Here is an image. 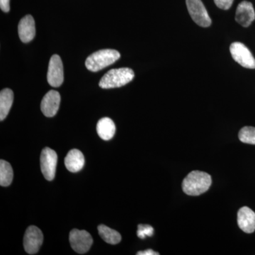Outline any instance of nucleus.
Masks as SVG:
<instances>
[{"label": "nucleus", "instance_id": "obj_5", "mask_svg": "<svg viewBox=\"0 0 255 255\" xmlns=\"http://www.w3.org/2000/svg\"><path fill=\"white\" fill-rule=\"evenodd\" d=\"M230 51L235 61L241 66L248 69H255V59L248 47L240 42H235L230 46Z\"/></svg>", "mask_w": 255, "mask_h": 255}, {"label": "nucleus", "instance_id": "obj_20", "mask_svg": "<svg viewBox=\"0 0 255 255\" xmlns=\"http://www.w3.org/2000/svg\"><path fill=\"white\" fill-rule=\"evenodd\" d=\"M154 233V229L150 225L140 224L137 226V236L140 239L151 237Z\"/></svg>", "mask_w": 255, "mask_h": 255}, {"label": "nucleus", "instance_id": "obj_17", "mask_svg": "<svg viewBox=\"0 0 255 255\" xmlns=\"http://www.w3.org/2000/svg\"><path fill=\"white\" fill-rule=\"evenodd\" d=\"M98 232L101 238L109 244L117 245L122 241L120 233L115 230L107 227L105 225H100L98 226Z\"/></svg>", "mask_w": 255, "mask_h": 255}, {"label": "nucleus", "instance_id": "obj_2", "mask_svg": "<svg viewBox=\"0 0 255 255\" xmlns=\"http://www.w3.org/2000/svg\"><path fill=\"white\" fill-rule=\"evenodd\" d=\"M134 77L135 74L132 69H112L102 77L99 85L102 89L118 88L131 82Z\"/></svg>", "mask_w": 255, "mask_h": 255}, {"label": "nucleus", "instance_id": "obj_4", "mask_svg": "<svg viewBox=\"0 0 255 255\" xmlns=\"http://www.w3.org/2000/svg\"><path fill=\"white\" fill-rule=\"evenodd\" d=\"M188 11L194 22L201 27H209L211 19L201 0H186Z\"/></svg>", "mask_w": 255, "mask_h": 255}, {"label": "nucleus", "instance_id": "obj_15", "mask_svg": "<svg viewBox=\"0 0 255 255\" xmlns=\"http://www.w3.org/2000/svg\"><path fill=\"white\" fill-rule=\"evenodd\" d=\"M97 131L101 138L110 140L115 135V124L112 119L107 117L101 119L97 123Z\"/></svg>", "mask_w": 255, "mask_h": 255}, {"label": "nucleus", "instance_id": "obj_6", "mask_svg": "<svg viewBox=\"0 0 255 255\" xmlns=\"http://www.w3.org/2000/svg\"><path fill=\"white\" fill-rule=\"evenodd\" d=\"M69 239L72 248L79 254L87 253L93 243V239L90 233L78 229L72 230Z\"/></svg>", "mask_w": 255, "mask_h": 255}, {"label": "nucleus", "instance_id": "obj_9", "mask_svg": "<svg viewBox=\"0 0 255 255\" xmlns=\"http://www.w3.org/2000/svg\"><path fill=\"white\" fill-rule=\"evenodd\" d=\"M47 80L51 87H58L64 80L63 65L61 58L58 55H53L50 58L48 65Z\"/></svg>", "mask_w": 255, "mask_h": 255}, {"label": "nucleus", "instance_id": "obj_23", "mask_svg": "<svg viewBox=\"0 0 255 255\" xmlns=\"http://www.w3.org/2000/svg\"><path fill=\"white\" fill-rule=\"evenodd\" d=\"M137 255H158L159 253L157 252L152 251V250H146L145 251H140L137 253Z\"/></svg>", "mask_w": 255, "mask_h": 255}, {"label": "nucleus", "instance_id": "obj_12", "mask_svg": "<svg viewBox=\"0 0 255 255\" xmlns=\"http://www.w3.org/2000/svg\"><path fill=\"white\" fill-rule=\"evenodd\" d=\"M238 224L243 232L253 233L255 231V213L249 207L244 206L238 211Z\"/></svg>", "mask_w": 255, "mask_h": 255}, {"label": "nucleus", "instance_id": "obj_8", "mask_svg": "<svg viewBox=\"0 0 255 255\" xmlns=\"http://www.w3.org/2000/svg\"><path fill=\"white\" fill-rule=\"evenodd\" d=\"M58 155L55 151L46 147L41 152V169L42 173L47 180L52 181L55 178Z\"/></svg>", "mask_w": 255, "mask_h": 255}, {"label": "nucleus", "instance_id": "obj_1", "mask_svg": "<svg viewBox=\"0 0 255 255\" xmlns=\"http://www.w3.org/2000/svg\"><path fill=\"white\" fill-rule=\"evenodd\" d=\"M212 184L211 175L201 171H193L184 178L183 191L189 196H199L209 190Z\"/></svg>", "mask_w": 255, "mask_h": 255}, {"label": "nucleus", "instance_id": "obj_18", "mask_svg": "<svg viewBox=\"0 0 255 255\" xmlns=\"http://www.w3.org/2000/svg\"><path fill=\"white\" fill-rule=\"evenodd\" d=\"M14 177L12 167L6 161L1 159L0 161V185L1 187H8L11 184Z\"/></svg>", "mask_w": 255, "mask_h": 255}, {"label": "nucleus", "instance_id": "obj_13", "mask_svg": "<svg viewBox=\"0 0 255 255\" xmlns=\"http://www.w3.org/2000/svg\"><path fill=\"white\" fill-rule=\"evenodd\" d=\"M18 36L23 43H28L36 36L35 21L31 15H26L21 18L18 26Z\"/></svg>", "mask_w": 255, "mask_h": 255}, {"label": "nucleus", "instance_id": "obj_10", "mask_svg": "<svg viewBox=\"0 0 255 255\" xmlns=\"http://www.w3.org/2000/svg\"><path fill=\"white\" fill-rule=\"evenodd\" d=\"M60 95L59 92L50 90L42 100L41 109L42 113L46 117H53L56 115L59 110Z\"/></svg>", "mask_w": 255, "mask_h": 255}, {"label": "nucleus", "instance_id": "obj_16", "mask_svg": "<svg viewBox=\"0 0 255 255\" xmlns=\"http://www.w3.org/2000/svg\"><path fill=\"white\" fill-rule=\"evenodd\" d=\"M14 101L12 90L6 88L0 92V120L3 121L9 114Z\"/></svg>", "mask_w": 255, "mask_h": 255}, {"label": "nucleus", "instance_id": "obj_14", "mask_svg": "<svg viewBox=\"0 0 255 255\" xmlns=\"http://www.w3.org/2000/svg\"><path fill=\"white\" fill-rule=\"evenodd\" d=\"M85 157L81 151L73 149L68 152L65 158V165L71 172H78L83 168Z\"/></svg>", "mask_w": 255, "mask_h": 255}, {"label": "nucleus", "instance_id": "obj_11", "mask_svg": "<svg viewBox=\"0 0 255 255\" xmlns=\"http://www.w3.org/2000/svg\"><path fill=\"white\" fill-rule=\"evenodd\" d=\"M255 19V12L253 4L248 1L240 3L236 10V21L243 27H248Z\"/></svg>", "mask_w": 255, "mask_h": 255}, {"label": "nucleus", "instance_id": "obj_3", "mask_svg": "<svg viewBox=\"0 0 255 255\" xmlns=\"http://www.w3.org/2000/svg\"><path fill=\"white\" fill-rule=\"evenodd\" d=\"M120 57V53L117 50H100L92 53L87 58L85 65L90 71L98 72L115 63Z\"/></svg>", "mask_w": 255, "mask_h": 255}, {"label": "nucleus", "instance_id": "obj_21", "mask_svg": "<svg viewBox=\"0 0 255 255\" xmlns=\"http://www.w3.org/2000/svg\"><path fill=\"white\" fill-rule=\"evenodd\" d=\"M233 1L234 0H214L216 6L224 10L229 9L232 6Z\"/></svg>", "mask_w": 255, "mask_h": 255}, {"label": "nucleus", "instance_id": "obj_22", "mask_svg": "<svg viewBox=\"0 0 255 255\" xmlns=\"http://www.w3.org/2000/svg\"><path fill=\"white\" fill-rule=\"evenodd\" d=\"M10 0H0V8L4 12H9L10 10Z\"/></svg>", "mask_w": 255, "mask_h": 255}, {"label": "nucleus", "instance_id": "obj_7", "mask_svg": "<svg viewBox=\"0 0 255 255\" xmlns=\"http://www.w3.org/2000/svg\"><path fill=\"white\" fill-rule=\"evenodd\" d=\"M43 235L36 226H29L25 233L23 247L25 251L29 255H35L39 251L43 244Z\"/></svg>", "mask_w": 255, "mask_h": 255}, {"label": "nucleus", "instance_id": "obj_19", "mask_svg": "<svg viewBox=\"0 0 255 255\" xmlns=\"http://www.w3.org/2000/svg\"><path fill=\"white\" fill-rule=\"evenodd\" d=\"M240 140L244 143L255 145V128L245 127L240 130L238 134Z\"/></svg>", "mask_w": 255, "mask_h": 255}]
</instances>
